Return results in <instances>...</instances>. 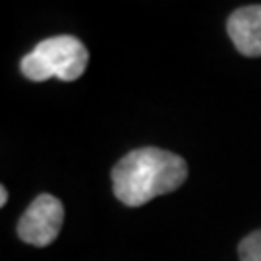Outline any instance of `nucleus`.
Returning a JSON list of instances; mask_svg holds the SVG:
<instances>
[{
  "mask_svg": "<svg viewBox=\"0 0 261 261\" xmlns=\"http://www.w3.org/2000/svg\"><path fill=\"white\" fill-rule=\"evenodd\" d=\"M186 178V161L159 147L132 151L112 168L114 196L128 207L145 205L153 197L170 194L182 186Z\"/></svg>",
  "mask_w": 261,
  "mask_h": 261,
  "instance_id": "f257e3e1",
  "label": "nucleus"
},
{
  "mask_svg": "<svg viewBox=\"0 0 261 261\" xmlns=\"http://www.w3.org/2000/svg\"><path fill=\"white\" fill-rule=\"evenodd\" d=\"M89 53L80 39L72 35H56L41 41L29 55L21 58V74L31 82H47L58 77L74 82L85 72Z\"/></svg>",
  "mask_w": 261,
  "mask_h": 261,
  "instance_id": "f03ea898",
  "label": "nucleus"
},
{
  "mask_svg": "<svg viewBox=\"0 0 261 261\" xmlns=\"http://www.w3.org/2000/svg\"><path fill=\"white\" fill-rule=\"evenodd\" d=\"M64 223V205L50 194H39L18 223V234L25 244L45 248L56 240Z\"/></svg>",
  "mask_w": 261,
  "mask_h": 261,
  "instance_id": "7ed1b4c3",
  "label": "nucleus"
},
{
  "mask_svg": "<svg viewBox=\"0 0 261 261\" xmlns=\"http://www.w3.org/2000/svg\"><path fill=\"white\" fill-rule=\"evenodd\" d=\"M226 31L240 55L261 56V6H244L230 14Z\"/></svg>",
  "mask_w": 261,
  "mask_h": 261,
  "instance_id": "20e7f679",
  "label": "nucleus"
},
{
  "mask_svg": "<svg viewBox=\"0 0 261 261\" xmlns=\"http://www.w3.org/2000/svg\"><path fill=\"white\" fill-rule=\"evenodd\" d=\"M240 261H261V230L248 234L238 246Z\"/></svg>",
  "mask_w": 261,
  "mask_h": 261,
  "instance_id": "39448f33",
  "label": "nucleus"
},
{
  "mask_svg": "<svg viewBox=\"0 0 261 261\" xmlns=\"http://www.w3.org/2000/svg\"><path fill=\"white\" fill-rule=\"evenodd\" d=\"M6 201H8V190L2 186L0 188V205H6Z\"/></svg>",
  "mask_w": 261,
  "mask_h": 261,
  "instance_id": "423d86ee",
  "label": "nucleus"
}]
</instances>
